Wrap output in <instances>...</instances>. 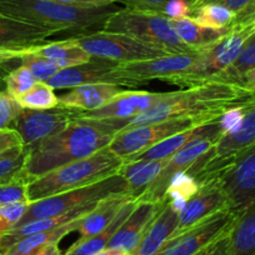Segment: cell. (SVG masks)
Segmentation results:
<instances>
[{"mask_svg": "<svg viewBox=\"0 0 255 255\" xmlns=\"http://www.w3.org/2000/svg\"><path fill=\"white\" fill-rule=\"evenodd\" d=\"M250 93L252 92L229 83L209 82L178 92L163 93V97L158 103L135 117L88 120H92L114 135L128 128L183 118H190L203 125L218 120L227 110L242 104L248 99Z\"/></svg>", "mask_w": 255, "mask_h": 255, "instance_id": "6da1fadb", "label": "cell"}, {"mask_svg": "<svg viewBox=\"0 0 255 255\" xmlns=\"http://www.w3.org/2000/svg\"><path fill=\"white\" fill-rule=\"evenodd\" d=\"M114 134L88 119H75L63 131L26 149L23 174L30 183L51 170L107 148Z\"/></svg>", "mask_w": 255, "mask_h": 255, "instance_id": "7a4b0ae2", "label": "cell"}, {"mask_svg": "<svg viewBox=\"0 0 255 255\" xmlns=\"http://www.w3.org/2000/svg\"><path fill=\"white\" fill-rule=\"evenodd\" d=\"M119 9L117 4L83 8L53 0H0V15L43 26L55 33L63 30L92 33L94 28H103L108 18Z\"/></svg>", "mask_w": 255, "mask_h": 255, "instance_id": "3957f363", "label": "cell"}, {"mask_svg": "<svg viewBox=\"0 0 255 255\" xmlns=\"http://www.w3.org/2000/svg\"><path fill=\"white\" fill-rule=\"evenodd\" d=\"M123 164V159L107 146L88 158L60 166L31 180L26 189L28 202L33 203L97 183L117 174Z\"/></svg>", "mask_w": 255, "mask_h": 255, "instance_id": "277c9868", "label": "cell"}, {"mask_svg": "<svg viewBox=\"0 0 255 255\" xmlns=\"http://www.w3.org/2000/svg\"><path fill=\"white\" fill-rule=\"evenodd\" d=\"M103 30L123 34L166 54L193 53L176 34L173 20L156 11L119 9L105 21Z\"/></svg>", "mask_w": 255, "mask_h": 255, "instance_id": "5b68a950", "label": "cell"}, {"mask_svg": "<svg viewBox=\"0 0 255 255\" xmlns=\"http://www.w3.org/2000/svg\"><path fill=\"white\" fill-rule=\"evenodd\" d=\"M254 33V26L249 21L234 23L222 38L199 51L197 61L190 69L173 77L169 83L190 88L214 82L218 75L237 60L245 41Z\"/></svg>", "mask_w": 255, "mask_h": 255, "instance_id": "8992f818", "label": "cell"}, {"mask_svg": "<svg viewBox=\"0 0 255 255\" xmlns=\"http://www.w3.org/2000/svg\"><path fill=\"white\" fill-rule=\"evenodd\" d=\"M122 193H128L127 181L117 173L90 185L29 203L28 210L23 215L20 222L15 225V228L43 218L55 217L77 207L98 203L110 195L122 194Z\"/></svg>", "mask_w": 255, "mask_h": 255, "instance_id": "52a82bcc", "label": "cell"}, {"mask_svg": "<svg viewBox=\"0 0 255 255\" xmlns=\"http://www.w3.org/2000/svg\"><path fill=\"white\" fill-rule=\"evenodd\" d=\"M253 143H255V92L250 93L243 104V118L239 124L218 139L215 145L191 166L190 174L199 180L217 173Z\"/></svg>", "mask_w": 255, "mask_h": 255, "instance_id": "ba28073f", "label": "cell"}, {"mask_svg": "<svg viewBox=\"0 0 255 255\" xmlns=\"http://www.w3.org/2000/svg\"><path fill=\"white\" fill-rule=\"evenodd\" d=\"M68 39L84 49L93 58L105 59L115 63H129L168 55L163 50L135 40L130 36L105 30L78 34Z\"/></svg>", "mask_w": 255, "mask_h": 255, "instance_id": "9c48e42d", "label": "cell"}, {"mask_svg": "<svg viewBox=\"0 0 255 255\" xmlns=\"http://www.w3.org/2000/svg\"><path fill=\"white\" fill-rule=\"evenodd\" d=\"M222 135L223 131L219 120L208 123L204 133L189 141L180 150H178L173 156L169 158L168 163L164 166L161 173L146 188L138 202H163L171 176L179 171H188L205 153H208L215 145L218 139Z\"/></svg>", "mask_w": 255, "mask_h": 255, "instance_id": "30bf717a", "label": "cell"}, {"mask_svg": "<svg viewBox=\"0 0 255 255\" xmlns=\"http://www.w3.org/2000/svg\"><path fill=\"white\" fill-rule=\"evenodd\" d=\"M199 51L185 54H168L146 60L119 63L110 73L113 83L118 85L143 84L150 80L159 79L169 82L175 75L190 69L198 59Z\"/></svg>", "mask_w": 255, "mask_h": 255, "instance_id": "8fae6325", "label": "cell"}, {"mask_svg": "<svg viewBox=\"0 0 255 255\" xmlns=\"http://www.w3.org/2000/svg\"><path fill=\"white\" fill-rule=\"evenodd\" d=\"M209 175H214L219 181L228 208L234 213L242 212L255 200V143Z\"/></svg>", "mask_w": 255, "mask_h": 255, "instance_id": "7c38bea8", "label": "cell"}, {"mask_svg": "<svg viewBox=\"0 0 255 255\" xmlns=\"http://www.w3.org/2000/svg\"><path fill=\"white\" fill-rule=\"evenodd\" d=\"M198 125L200 124L197 120L183 118V119L166 120V122L155 123V124L128 128L125 130L115 134L108 148L124 161L125 159L143 153L144 150L151 148L174 134L189 130Z\"/></svg>", "mask_w": 255, "mask_h": 255, "instance_id": "4fadbf2b", "label": "cell"}, {"mask_svg": "<svg viewBox=\"0 0 255 255\" xmlns=\"http://www.w3.org/2000/svg\"><path fill=\"white\" fill-rule=\"evenodd\" d=\"M237 213L229 208L219 210L215 214L191 227L179 237L168 240L155 255H195L208 245L229 234Z\"/></svg>", "mask_w": 255, "mask_h": 255, "instance_id": "5bb4252c", "label": "cell"}, {"mask_svg": "<svg viewBox=\"0 0 255 255\" xmlns=\"http://www.w3.org/2000/svg\"><path fill=\"white\" fill-rule=\"evenodd\" d=\"M77 110L56 107L48 110L21 109L16 119L11 124L20 134L24 146L34 145L46 138L56 135L75 120Z\"/></svg>", "mask_w": 255, "mask_h": 255, "instance_id": "9a60e30c", "label": "cell"}, {"mask_svg": "<svg viewBox=\"0 0 255 255\" xmlns=\"http://www.w3.org/2000/svg\"><path fill=\"white\" fill-rule=\"evenodd\" d=\"M199 185L197 194L186 202L185 207L179 213L176 229L168 240L179 237L205 218L228 208L224 191L214 175L202 178Z\"/></svg>", "mask_w": 255, "mask_h": 255, "instance_id": "2e32d148", "label": "cell"}, {"mask_svg": "<svg viewBox=\"0 0 255 255\" xmlns=\"http://www.w3.org/2000/svg\"><path fill=\"white\" fill-rule=\"evenodd\" d=\"M163 97V93H151L146 90L125 89L112 102L99 109L90 112H77L75 119H125L145 112Z\"/></svg>", "mask_w": 255, "mask_h": 255, "instance_id": "e0dca14e", "label": "cell"}, {"mask_svg": "<svg viewBox=\"0 0 255 255\" xmlns=\"http://www.w3.org/2000/svg\"><path fill=\"white\" fill-rule=\"evenodd\" d=\"M160 203L138 202L130 215L127 218L114 237L108 244L109 249L133 254L134 250L140 243L149 223L154 219L160 208Z\"/></svg>", "mask_w": 255, "mask_h": 255, "instance_id": "ac0fdd59", "label": "cell"}, {"mask_svg": "<svg viewBox=\"0 0 255 255\" xmlns=\"http://www.w3.org/2000/svg\"><path fill=\"white\" fill-rule=\"evenodd\" d=\"M119 63L93 58L89 63L75 65V67L60 69L53 78L48 80V84L53 89H73L85 84L97 83H113L110 73Z\"/></svg>", "mask_w": 255, "mask_h": 255, "instance_id": "d6986e66", "label": "cell"}, {"mask_svg": "<svg viewBox=\"0 0 255 255\" xmlns=\"http://www.w3.org/2000/svg\"><path fill=\"white\" fill-rule=\"evenodd\" d=\"M122 85L112 83H97V84H85L73 88L67 94L60 95L59 107L77 112H90L99 109L109 102H112L118 94L124 92Z\"/></svg>", "mask_w": 255, "mask_h": 255, "instance_id": "ffe728a7", "label": "cell"}, {"mask_svg": "<svg viewBox=\"0 0 255 255\" xmlns=\"http://www.w3.org/2000/svg\"><path fill=\"white\" fill-rule=\"evenodd\" d=\"M178 217L179 213L173 209L168 199H164L131 255H155L176 229Z\"/></svg>", "mask_w": 255, "mask_h": 255, "instance_id": "44dd1931", "label": "cell"}, {"mask_svg": "<svg viewBox=\"0 0 255 255\" xmlns=\"http://www.w3.org/2000/svg\"><path fill=\"white\" fill-rule=\"evenodd\" d=\"M98 203H92V204L77 207L74 208V209L63 213V214L34 220V222L26 223V224L21 225V227L14 228V229L9 230V232L0 235V252L3 253V254H5L15 243H18L19 240L23 239V238L29 237V235L31 234H36V233L45 232V230H50L54 229V228L61 227V225L68 224V223L73 222V220L85 217L88 213H90L95 207H97Z\"/></svg>", "mask_w": 255, "mask_h": 255, "instance_id": "7402d4cb", "label": "cell"}, {"mask_svg": "<svg viewBox=\"0 0 255 255\" xmlns=\"http://www.w3.org/2000/svg\"><path fill=\"white\" fill-rule=\"evenodd\" d=\"M55 31L0 15V48L28 49L40 45Z\"/></svg>", "mask_w": 255, "mask_h": 255, "instance_id": "603a6c76", "label": "cell"}, {"mask_svg": "<svg viewBox=\"0 0 255 255\" xmlns=\"http://www.w3.org/2000/svg\"><path fill=\"white\" fill-rule=\"evenodd\" d=\"M224 255H255V200L237 213L228 234Z\"/></svg>", "mask_w": 255, "mask_h": 255, "instance_id": "cb8c5ba5", "label": "cell"}, {"mask_svg": "<svg viewBox=\"0 0 255 255\" xmlns=\"http://www.w3.org/2000/svg\"><path fill=\"white\" fill-rule=\"evenodd\" d=\"M130 199L133 198L128 193H122V194L110 195L100 200L97 207L80 220L79 228H78V232L80 233L79 240L88 239L104 230L114 220L123 205Z\"/></svg>", "mask_w": 255, "mask_h": 255, "instance_id": "d4e9b609", "label": "cell"}, {"mask_svg": "<svg viewBox=\"0 0 255 255\" xmlns=\"http://www.w3.org/2000/svg\"><path fill=\"white\" fill-rule=\"evenodd\" d=\"M169 159L150 161H131L124 163L118 174L127 181L128 193L133 199L138 200L149 185L161 173Z\"/></svg>", "mask_w": 255, "mask_h": 255, "instance_id": "484cf974", "label": "cell"}, {"mask_svg": "<svg viewBox=\"0 0 255 255\" xmlns=\"http://www.w3.org/2000/svg\"><path fill=\"white\" fill-rule=\"evenodd\" d=\"M136 203H138V200L135 199L128 200L123 205L122 209L119 210L114 220L104 230L93 235V237L88 238V239L78 240L75 244H73L67 250V253H64V255H95L102 252V250L107 249L112 238L119 230V228L127 220V218L130 215V213L135 208Z\"/></svg>", "mask_w": 255, "mask_h": 255, "instance_id": "4316f807", "label": "cell"}, {"mask_svg": "<svg viewBox=\"0 0 255 255\" xmlns=\"http://www.w3.org/2000/svg\"><path fill=\"white\" fill-rule=\"evenodd\" d=\"M33 53L48 59L49 61L58 65L60 69L82 65L89 63L93 59L90 54L73 43L70 39L35 45L33 46Z\"/></svg>", "mask_w": 255, "mask_h": 255, "instance_id": "83f0119b", "label": "cell"}, {"mask_svg": "<svg viewBox=\"0 0 255 255\" xmlns=\"http://www.w3.org/2000/svg\"><path fill=\"white\" fill-rule=\"evenodd\" d=\"M208 124V123H207ZM207 124L198 125V127L189 129V130L180 131L169 138L164 139L160 143L155 144L151 148L146 149L143 153L136 154V155L130 156L125 159L124 163H131V161H150V160H165L173 156L178 150H180L185 144L199 136L205 131Z\"/></svg>", "mask_w": 255, "mask_h": 255, "instance_id": "f1b7e54d", "label": "cell"}, {"mask_svg": "<svg viewBox=\"0 0 255 255\" xmlns=\"http://www.w3.org/2000/svg\"><path fill=\"white\" fill-rule=\"evenodd\" d=\"M173 25L180 40L186 46H189L191 50L195 51H200L208 48L229 30V28L223 29V30L204 28V26L195 23L191 16L179 19V20H173Z\"/></svg>", "mask_w": 255, "mask_h": 255, "instance_id": "f546056e", "label": "cell"}, {"mask_svg": "<svg viewBox=\"0 0 255 255\" xmlns=\"http://www.w3.org/2000/svg\"><path fill=\"white\" fill-rule=\"evenodd\" d=\"M83 218L73 220V222L68 223L65 225H61V227L54 228V229L45 230V232L36 233V234H31L29 237L23 238L18 243H15L5 254H29V253L38 252V250L44 249L46 247H50L53 244H58L65 235L78 230L80 220Z\"/></svg>", "mask_w": 255, "mask_h": 255, "instance_id": "4dcf8cb0", "label": "cell"}, {"mask_svg": "<svg viewBox=\"0 0 255 255\" xmlns=\"http://www.w3.org/2000/svg\"><path fill=\"white\" fill-rule=\"evenodd\" d=\"M191 18L204 28L223 30L233 25L237 14L222 4L210 3L195 8L191 13Z\"/></svg>", "mask_w": 255, "mask_h": 255, "instance_id": "1f68e13d", "label": "cell"}, {"mask_svg": "<svg viewBox=\"0 0 255 255\" xmlns=\"http://www.w3.org/2000/svg\"><path fill=\"white\" fill-rule=\"evenodd\" d=\"M255 68V33L248 38L240 51L237 60L228 68L227 70L218 75L214 82L229 83V84L238 85V82L242 79L243 75L247 72Z\"/></svg>", "mask_w": 255, "mask_h": 255, "instance_id": "d6a6232c", "label": "cell"}, {"mask_svg": "<svg viewBox=\"0 0 255 255\" xmlns=\"http://www.w3.org/2000/svg\"><path fill=\"white\" fill-rule=\"evenodd\" d=\"M16 100L24 109L48 110L59 107V98L55 95L53 88L45 82H38Z\"/></svg>", "mask_w": 255, "mask_h": 255, "instance_id": "836d02e7", "label": "cell"}, {"mask_svg": "<svg viewBox=\"0 0 255 255\" xmlns=\"http://www.w3.org/2000/svg\"><path fill=\"white\" fill-rule=\"evenodd\" d=\"M199 186V181L194 176L186 171H179L171 176L164 199L188 202L197 194Z\"/></svg>", "mask_w": 255, "mask_h": 255, "instance_id": "e575fe53", "label": "cell"}, {"mask_svg": "<svg viewBox=\"0 0 255 255\" xmlns=\"http://www.w3.org/2000/svg\"><path fill=\"white\" fill-rule=\"evenodd\" d=\"M28 184L29 181L24 176L23 171L13 178L0 179V204L28 202V195H26Z\"/></svg>", "mask_w": 255, "mask_h": 255, "instance_id": "d590c367", "label": "cell"}, {"mask_svg": "<svg viewBox=\"0 0 255 255\" xmlns=\"http://www.w3.org/2000/svg\"><path fill=\"white\" fill-rule=\"evenodd\" d=\"M21 65H25L31 74L35 77L38 82H48L50 78H53L56 73L60 70V68L48 59L33 53V46L21 56Z\"/></svg>", "mask_w": 255, "mask_h": 255, "instance_id": "8d00e7d4", "label": "cell"}, {"mask_svg": "<svg viewBox=\"0 0 255 255\" xmlns=\"http://www.w3.org/2000/svg\"><path fill=\"white\" fill-rule=\"evenodd\" d=\"M36 83H38V80L35 79V77L31 74V72L25 65L16 68L5 77L6 92L15 99L25 94Z\"/></svg>", "mask_w": 255, "mask_h": 255, "instance_id": "74e56055", "label": "cell"}, {"mask_svg": "<svg viewBox=\"0 0 255 255\" xmlns=\"http://www.w3.org/2000/svg\"><path fill=\"white\" fill-rule=\"evenodd\" d=\"M26 161V149L16 146L0 155V179H8L23 171Z\"/></svg>", "mask_w": 255, "mask_h": 255, "instance_id": "f35d334b", "label": "cell"}, {"mask_svg": "<svg viewBox=\"0 0 255 255\" xmlns=\"http://www.w3.org/2000/svg\"><path fill=\"white\" fill-rule=\"evenodd\" d=\"M28 202H14L0 204V235L9 232L20 222L28 210Z\"/></svg>", "mask_w": 255, "mask_h": 255, "instance_id": "ab89813d", "label": "cell"}, {"mask_svg": "<svg viewBox=\"0 0 255 255\" xmlns=\"http://www.w3.org/2000/svg\"><path fill=\"white\" fill-rule=\"evenodd\" d=\"M23 108L6 90L0 92V129L10 128Z\"/></svg>", "mask_w": 255, "mask_h": 255, "instance_id": "60d3db41", "label": "cell"}, {"mask_svg": "<svg viewBox=\"0 0 255 255\" xmlns=\"http://www.w3.org/2000/svg\"><path fill=\"white\" fill-rule=\"evenodd\" d=\"M193 6L189 0H170L164 5L161 14L170 20H179V19L191 16Z\"/></svg>", "mask_w": 255, "mask_h": 255, "instance_id": "b9f144b4", "label": "cell"}, {"mask_svg": "<svg viewBox=\"0 0 255 255\" xmlns=\"http://www.w3.org/2000/svg\"><path fill=\"white\" fill-rule=\"evenodd\" d=\"M170 0H118V3H122L128 9H136V10H146V11H156L160 13L163 10L164 5ZM193 6L194 0H189Z\"/></svg>", "mask_w": 255, "mask_h": 255, "instance_id": "7bdbcfd3", "label": "cell"}, {"mask_svg": "<svg viewBox=\"0 0 255 255\" xmlns=\"http://www.w3.org/2000/svg\"><path fill=\"white\" fill-rule=\"evenodd\" d=\"M16 146H24L20 134L11 128L0 129V155Z\"/></svg>", "mask_w": 255, "mask_h": 255, "instance_id": "ee69618b", "label": "cell"}, {"mask_svg": "<svg viewBox=\"0 0 255 255\" xmlns=\"http://www.w3.org/2000/svg\"><path fill=\"white\" fill-rule=\"evenodd\" d=\"M53 1L68 4V5L83 6V8H98V6H108L118 3V0H53Z\"/></svg>", "mask_w": 255, "mask_h": 255, "instance_id": "f6af8a7d", "label": "cell"}, {"mask_svg": "<svg viewBox=\"0 0 255 255\" xmlns=\"http://www.w3.org/2000/svg\"><path fill=\"white\" fill-rule=\"evenodd\" d=\"M30 48L28 49H5L0 48V65L8 63V61L21 59V56L26 53Z\"/></svg>", "mask_w": 255, "mask_h": 255, "instance_id": "bcb514c9", "label": "cell"}, {"mask_svg": "<svg viewBox=\"0 0 255 255\" xmlns=\"http://www.w3.org/2000/svg\"><path fill=\"white\" fill-rule=\"evenodd\" d=\"M227 238L228 235H225L222 239L217 240L213 244L208 245L205 249H203L202 252H199L195 255H224L225 250V244H227Z\"/></svg>", "mask_w": 255, "mask_h": 255, "instance_id": "7dc6e473", "label": "cell"}, {"mask_svg": "<svg viewBox=\"0 0 255 255\" xmlns=\"http://www.w3.org/2000/svg\"><path fill=\"white\" fill-rule=\"evenodd\" d=\"M253 0H218L215 3H219L222 5L227 6L228 9H230L232 11H234L235 14H240L242 11H244L248 6L250 5Z\"/></svg>", "mask_w": 255, "mask_h": 255, "instance_id": "c3c4849f", "label": "cell"}, {"mask_svg": "<svg viewBox=\"0 0 255 255\" xmlns=\"http://www.w3.org/2000/svg\"><path fill=\"white\" fill-rule=\"evenodd\" d=\"M238 87L248 90V92H255V68L245 73L242 79L238 82Z\"/></svg>", "mask_w": 255, "mask_h": 255, "instance_id": "681fc988", "label": "cell"}, {"mask_svg": "<svg viewBox=\"0 0 255 255\" xmlns=\"http://www.w3.org/2000/svg\"><path fill=\"white\" fill-rule=\"evenodd\" d=\"M4 255H64L59 249L58 244H53L50 247H46L44 249L38 250V252L29 253V254H4Z\"/></svg>", "mask_w": 255, "mask_h": 255, "instance_id": "f907efd6", "label": "cell"}, {"mask_svg": "<svg viewBox=\"0 0 255 255\" xmlns=\"http://www.w3.org/2000/svg\"><path fill=\"white\" fill-rule=\"evenodd\" d=\"M254 16H255V0H253L252 3H250V5L248 6L244 11H242L240 14H238L237 18H235L234 23H240V21L250 20V19L254 18Z\"/></svg>", "mask_w": 255, "mask_h": 255, "instance_id": "816d5d0a", "label": "cell"}, {"mask_svg": "<svg viewBox=\"0 0 255 255\" xmlns=\"http://www.w3.org/2000/svg\"><path fill=\"white\" fill-rule=\"evenodd\" d=\"M95 255H131V254H127V253L119 252V250L109 249V248H107V249L102 250V252L98 253V254H95Z\"/></svg>", "mask_w": 255, "mask_h": 255, "instance_id": "f5cc1de1", "label": "cell"}, {"mask_svg": "<svg viewBox=\"0 0 255 255\" xmlns=\"http://www.w3.org/2000/svg\"><path fill=\"white\" fill-rule=\"evenodd\" d=\"M215 1H218V0H194V3H193V10H194L195 8H198V6L204 5V4L215 3Z\"/></svg>", "mask_w": 255, "mask_h": 255, "instance_id": "db71d44e", "label": "cell"}, {"mask_svg": "<svg viewBox=\"0 0 255 255\" xmlns=\"http://www.w3.org/2000/svg\"><path fill=\"white\" fill-rule=\"evenodd\" d=\"M0 255H4V254H3V253H1V252H0Z\"/></svg>", "mask_w": 255, "mask_h": 255, "instance_id": "11a10c76", "label": "cell"}]
</instances>
